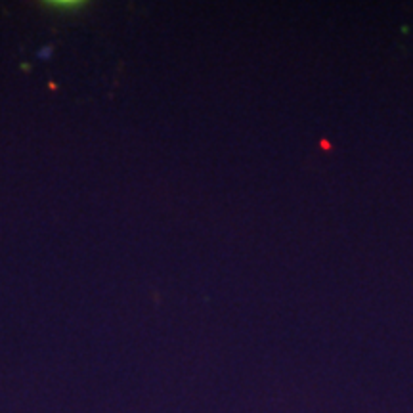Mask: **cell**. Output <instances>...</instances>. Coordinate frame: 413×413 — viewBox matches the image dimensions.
I'll list each match as a JSON object with an SVG mask.
<instances>
[{
	"mask_svg": "<svg viewBox=\"0 0 413 413\" xmlns=\"http://www.w3.org/2000/svg\"><path fill=\"white\" fill-rule=\"evenodd\" d=\"M50 54H52V46H46V48H40L38 50V58H50Z\"/></svg>",
	"mask_w": 413,
	"mask_h": 413,
	"instance_id": "cell-1",
	"label": "cell"
}]
</instances>
